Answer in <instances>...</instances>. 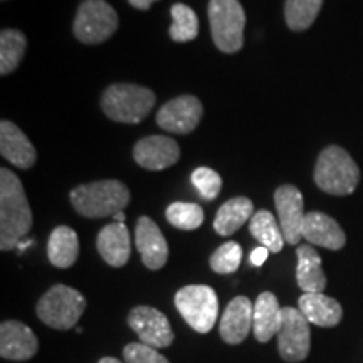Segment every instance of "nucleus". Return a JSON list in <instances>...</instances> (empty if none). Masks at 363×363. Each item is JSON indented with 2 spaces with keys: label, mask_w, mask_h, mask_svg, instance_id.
Segmentation results:
<instances>
[{
  "label": "nucleus",
  "mask_w": 363,
  "mask_h": 363,
  "mask_svg": "<svg viewBox=\"0 0 363 363\" xmlns=\"http://www.w3.org/2000/svg\"><path fill=\"white\" fill-rule=\"evenodd\" d=\"M33 229V211L19 177L0 169V249L12 251Z\"/></svg>",
  "instance_id": "obj_1"
},
{
  "label": "nucleus",
  "mask_w": 363,
  "mask_h": 363,
  "mask_svg": "<svg viewBox=\"0 0 363 363\" xmlns=\"http://www.w3.org/2000/svg\"><path fill=\"white\" fill-rule=\"evenodd\" d=\"M131 201L130 190L120 180H98L71 190V203L79 216L88 219L113 217L125 211Z\"/></svg>",
  "instance_id": "obj_2"
},
{
  "label": "nucleus",
  "mask_w": 363,
  "mask_h": 363,
  "mask_svg": "<svg viewBox=\"0 0 363 363\" xmlns=\"http://www.w3.org/2000/svg\"><path fill=\"white\" fill-rule=\"evenodd\" d=\"M360 182V169L350 153L342 147L331 145L318 157L315 167V184L330 195H350Z\"/></svg>",
  "instance_id": "obj_3"
},
{
  "label": "nucleus",
  "mask_w": 363,
  "mask_h": 363,
  "mask_svg": "<svg viewBox=\"0 0 363 363\" xmlns=\"http://www.w3.org/2000/svg\"><path fill=\"white\" fill-rule=\"evenodd\" d=\"M155 93L145 86L118 83L108 86L101 96V108L116 123L135 125L143 121L155 106Z\"/></svg>",
  "instance_id": "obj_4"
},
{
  "label": "nucleus",
  "mask_w": 363,
  "mask_h": 363,
  "mask_svg": "<svg viewBox=\"0 0 363 363\" xmlns=\"http://www.w3.org/2000/svg\"><path fill=\"white\" fill-rule=\"evenodd\" d=\"M84 310L86 298L78 289L66 284H54L49 288L35 306V313L44 325L61 331L74 328Z\"/></svg>",
  "instance_id": "obj_5"
},
{
  "label": "nucleus",
  "mask_w": 363,
  "mask_h": 363,
  "mask_svg": "<svg viewBox=\"0 0 363 363\" xmlns=\"http://www.w3.org/2000/svg\"><path fill=\"white\" fill-rule=\"evenodd\" d=\"M208 22L214 44L220 52H239L244 45L246 12L239 0H211Z\"/></svg>",
  "instance_id": "obj_6"
},
{
  "label": "nucleus",
  "mask_w": 363,
  "mask_h": 363,
  "mask_svg": "<svg viewBox=\"0 0 363 363\" xmlns=\"http://www.w3.org/2000/svg\"><path fill=\"white\" fill-rule=\"evenodd\" d=\"M175 306L197 333H208L219 316V299L211 286L190 284L175 294Z\"/></svg>",
  "instance_id": "obj_7"
},
{
  "label": "nucleus",
  "mask_w": 363,
  "mask_h": 363,
  "mask_svg": "<svg viewBox=\"0 0 363 363\" xmlns=\"http://www.w3.org/2000/svg\"><path fill=\"white\" fill-rule=\"evenodd\" d=\"M118 29V13L106 0H83L76 12L72 33L83 44H101Z\"/></svg>",
  "instance_id": "obj_8"
},
{
  "label": "nucleus",
  "mask_w": 363,
  "mask_h": 363,
  "mask_svg": "<svg viewBox=\"0 0 363 363\" xmlns=\"http://www.w3.org/2000/svg\"><path fill=\"white\" fill-rule=\"evenodd\" d=\"M276 337H278L279 355L284 362L298 363L310 355V321L303 316V313L298 308H283V311H281V325Z\"/></svg>",
  "instance_id": "obj_9"
},
{
  "label": "nucleus",
  "mask_w": 363,
  "mask_h": 363,
  "mask_svg": "<svg viewBox=\"0 0 363 363\" xmlns=\"http://www.w3.org/2000/svg\"><path fill=\"white\" fill-rule=\"evenodd\" d=\"M203 116L201 99L192 94L167 101L157 113V123L162 130L175 135H189L197 128Z\"/></svg>",
  "instance_id": "obj_10"
},
{
  "label": "nucleus",
  "mask_w": 363,
  "mask_h": 363,
  "mask_svg": "<svg viewBox=\"0 0 363 363\" xmlns=\"http://www.w3.org/2000/svg\"><path fill=\"white\" fill-rule=\"evenodd\" d=\"M128 326L138 335L140 343L152 348H167L174 343L169 318L152 306H136L128 315Z\"/></svg>",
  "instance_id": "obj_11"
},
{
  "label": "nucleus",
  "mask_w": 363,
  "mask_h": 363,
  "mask_svg": "<svg viewBox=\"0 0 363 363\" xmlns=\"http://www.w3.org/2000/svg\"><path fill=\"white\" fill-rule=\"evenodd\" d=\"M274 206L284 240L296 246L303 238V222L306 217L303 194L294 185H281L274 192Z\"/></svg>",
  "instance_id": "obj_12"
},
{
  "label": "nucleus",
  "mask_w": 363,
  "mask_h": 363,
  "mask_svg": "<svg viewBox=\"0 0 363 363\" xmlns=\"http://www.w3.org/2000/svg\"><path fill=\"white\" fill-rule=\"evenodd\" d=\"M133 158L145 170H165L179 162L180 148L174 138L152 135L136 142L133 148Z\"/></svg>",
  "instance_id": "obj_13"
},
{
  "label": "nucleus",
  "mask_w": 363,
  "mask_h": 363,
  "mask_svg": "<svg viewBox=\"0 0 363 363\" xmlns=\"http://www.w3.org/2000/svg\"><path fill=\"white\" fill-rule=\"evenodd\" d=\"M39 350L38 337L22 321L7 320L0 325V357L11 362H27Z\"/></svg>",
  "instance_id": "obj_14"
},
{
  "label": "nucleus",
  "mask_w": 363,
  "mask_h": 363,
  "mask_svg": "<svg viewBox=\"0 0 363 363\" xmlns=\"http://www.w3.org/2000/svg\"><path fill=\"white\" fill-rule=\"evenodd\" d=\"M135 242L142 256L143 264L152 271L162 269L169 261V244L165 235L162 234L160 227L150 217L142 216L136 222Z\"/></svg>",
  "instance_id": "obj_15"
},
{
  "label": "nucleus",
  "mask_w": 363,
  "mask_h": 363,
  "mask_svg": "<svg viewBox=\"0 0 363 363\" xmlns=\"http://www.w3.org/2000/svg\"><path fill=\"white\" fill-rule=\"evenodd\" d=\"M0 152L7 162L21 170L33 169L38 162V152L19 126L9 120L0 123Z\"/></svg>",
  "instance_id": "obj_16"
},
{
  "label": "nucleus",
  "mask_w": 363,
  "mask_h": 363,
  "mask_svg": "<svg viewBox=\"0 0 363 363\" xmlns=\"http://www.w3.org/2000/svg\"><path fill=\"white\" fill-rule=\"evenodd\" d=\"M254 305L246 296H238L229 303L219 321L220 338L229 345H239L252 330Z\"/></svg>",
  "instance_id": "obj_17"
},
{
  "label": "nucleus",
  "mask_w": 363,
  "mask_h": 363,
  "mask_svg": "<svg viewBox=\"0 0 363 363\" xmlns=\"http://www.w3.org/2000/svg\"><path fill=\"white\" fill-rule=\"evenodd\" d=\"M303 238L331 251H340L347 244V235L338 222L323 212H308L303 222Z\"/></svg>",
  "instance_id": "obj_18"
},
{
  "label": "nucleus",
  "mask_w": 363,
  "mask_h": 363,
  "mask_svg": "<svg viewBox=\"0 0 363 363\" xmlns=\"http://www.w3.org/2000/svg\"><path fill=\"white\" fill-rule=\"evenodd\" d=\"M96 247L106 264L111 267H123L131 256L128 227L123 222H113V224L104 225L98 234Z\"/></svg>",
  "instance_id": "obj_19"
},
{
  "label": "nucleus",
  "mask_w": 363,
  "mask_h": 363,
  "mask_svg": "<svg viewBox=\"0 0 363 363\" xmlns=\"http://www.w3.org/2000/svg\"><path fill=\"white\" fill-rule=\"evenodd\" d=\"M298 310L310 323L323 328L337 326L343 318L342 305L323 293H305L299 298Z\"/></svg>",
  "instance_id": "obj_20"
},
{
  "label": "nucleus",
  "mask_w": 363,
  "mask_h": 363,
  "mask_svg": "<svg viewBox=\"0 0 363 363\" xmlns=\"http://www.w3.org/2000/svg\"><path fill=\"white\" fill-rule=\"evenodd\" d=\"M281 311L283 308L279 306L276 294L264 291L257 296L252 313V331L257 342L267 343L274 335H278Z\"/></svg>",
  "instance_id": "obj_21"
},
{
  "label": "nucleus",
  "mask_w": 363,
  "mask_h": 363,
  "mask_svg": "<svg viewBox=\"0 0 363 363\" xmlns=\"http://www.w3.org/2000/svg\"><path fill=\"white\" fill-rule=\"evenodd\" d=\"M79 239L78 234L67 225H59L49 235L48 257L54 267L67 269L78 261Z\"/></svg>",
  "instance_id": "obj_22"
},
{
  "label": "nucleus",
  "mask_w": 363,
  "mask_h": 363,
  "mask_svg": "<svg viewBox=\"0 0 363 363\" xmlns=\"http://www.w3.org/2000/svg\"><path fill=\"white\" fill-rule=\"evenodd\" d=\"M296 279L298 286L305 293H323L326 288V276L321 267V257L311 246H299Z\"/></svg>",
  "instance_id": "obj_23"
},
{
  "label": "nucleus",
  "mask_w": 363,
  "mask_h": 363,
  "mask_svg": "<svg viewBox=\"0 0 363 363\" xmlns=\"http://www.w3.org/2000/svg\"><path fill=\"white\" fill-rule=\"evenodd\" d=\"M254 216V206L247 197H234L227 201L214 219V229L219 235L229 238Z\"/></svg>",
  "instance_id": "obj_24"
},
{
  "label": "nucleus",
  "mask_w": 363,
  "mask_h": 363,
  "mask_svg": "<svg viewBox=\"0 0 363 363\" xmlns=\"http://www.w3.org/2000/svg\"><path fill=\"white\" fill-rule=\"evenodd\" d=\"M249 230L252 238L261 244L262 247L269 249V252H281L284 246V235L281 225L276 222L274 216L269 211L254 212L251 222H249Z\"/></svg>",
  "instance_id": "obj_25"
},
{
  "label": "nucleus",
  "mask_w": 363,
  "mask_h": 363,
  "mask_svg": "<svg viewBox=\"0 0 363 363\" xmlns=\"http://www.w3.org/2000/svg\"><path fill=\"white\" fill-rule=\"evenodd\" d=\"M27 49L26 35L17 29H4L0 34V74L7 76L19 67Z\"/></svg>",
  "instance_id": "obj_26"
},
{
  "label": "nucleus",
  "mask_w": 363,
  "mask_h": 363,
  "mask_svg": "<svg viewBox=\"0 0 363 363\" xmlns=\"http://www.w3.org/2000/svg\"><path fill=\"white\" fill-rule=\"evenodd\" d=\"M323 6V0H286L284 19L294 33H301L311 27Z\"/></svg>",
  "instance_id": "obj_27"
},
{
  "label": "nucleus",
  "mask_w": 363,
  "mask_h": 363,
  "mask_svg": "<svg viewBox=\"0 0 363 363\" xmlns=\"http://www.w3.org/2000/svg\"><path fill=\"white\" fill-rule=\"evenodd\" d=\"M172 19L174 24L170 27V38L175 43H190L199 35V17L192 7L185 4H174L172 6Z\"/></svg>",
  "instance_id": "obj_28"
},
{
  "label": "nucleus",
  "mask_w": 363,
  "mask_h": 363,
  "mask_svg": "<svg viewBox=\"0 0 363 363\" xmlns=\"http://www.w3.org/2000/svg\"><path fill=\"white\" fill-rule=\"evenodd\" d=\"M167 220L175 229L195 230L203 224V208L199 203L174 202L167 208Z\"/></svg>",
  "instance_id": "obj_29"
},
{
  "label": "nucleus",
  "mask_w": 363,
  "mask_h": 363,
  "mask_svg": "<svg viewBox=\"0 0 363 363\" xmlns=\"http://www.w3.org/2000/svg\"><path fill=\"white\" fill-rule=\"evenodd\" d=\"M240 261H242V247L234 240L222 244L216 249L211 256V267L217 274H233L239 269Z\"/></svg>",
  "instance_id": "obj_30"
},
{
  "label": "nucleus",
  "mask_w": 363,
  "mask_h": 363,
  "mask_svg": "<svg viewBox=\"0 0 363 363\" xmlns=\"http://www.w3.org/2000/svg\"><path fill=\"white\" fill-rule=\"evenodd\" d=\"M192 184L206 201H214L222 189L220 175L216 170L207 169V167H201V169L194 170Z\"/></svg>",
  "instance_id": "obj_31"
},
{
  "label": "nucleus",
  "mask_w": 363,
  "mask_h": 363,
  "mask_svg": "<svg viewBox=\"0 0 363 363\" xmlns=\"http://www.w3.org/2000/svg\"><path fill=\"white\" fill-rule=\"evenodd\" d=\"M123 358L126 363H170L157 348L145 343H128L123 348Z\"/></svg>",
  "instance_id": "obj_32"
},
{
  "label": "nucleus",
  "mask_w": 363,
  "mask_h": 363,
  "mask_svg": "<svg viewBox=\"0 0 363 363\" xmlns=\"http://www.w3.org/2000/svg\"><path fill=\"white\" fill-rule=\"evenodd\" d=\"M267 256H269V249L259 246L251 252V262L254 266H262L266 262Z\"/></svg>",
  "instance_id": "obj_33"
},
{
  "label": "nucleus",
  "mask_w": 363,
  "mask_h": 363,
  "mask_svg": "<svg viewBox=\"0 0 363 363\" xmlns=\"http://www.w3.org/2000/svg\"><path fill=\"white\" fill-rule=\"evenodd\" d=\"M128 2L138 11H148L152 7V4H155L157 0H128Z\"/></svg>",
  "instance_id": "obj_34"
},
{
  "label": "nucleus",
  "mask_w": 363,
  "mask_h": 363,
  "mask_svg": "<svg viewBox=\"0 0 363 363\" xmlns=\"http://www.w3.org/2000/svg\"><path fill=\"white\" fill-rule=\"evenodd\" d=\"M113 219H115V222H123V224H125V212L123 211L118 212V214L113 216Z\"/></svg>",
  "instance_id": "obj_35"
},
{
  "label": "nucleus",
  "mask_w": 363,
  "mask_h": 363,
  "mask_svg": "<svg viewBox=\"0 0 363 363\" xmlns=\"http://www.w3.org/2000/svg\"><path fill=\"white\" fill-rule=\"evenodd\" d=\"M98 363H121V362L116 360V358H113V357H104Z\"/></svg>",
  "instance_id": "obj_36"
},
{
  "label": "nucleus",
  "mask_w": 363,
  "mask_h": 363,
  "mask_svg": "<svg viewBox=\"0 0 363 363\" xmlns=\"http://www.w3.org/2000/svg\"><path fill=\"white\" fill-rule=\"evenodd\" d=\"M4 2H6V0H4Z\"/></svg>",
  "instance_id": "obj_37"
}]
</instances>
